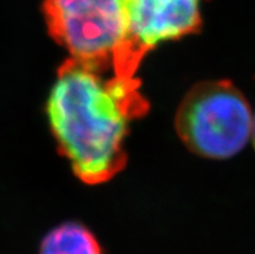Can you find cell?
<instances>
[{"instance_id": "6da1fadb", "label": "cell", "mask_w": 255, "mask_h": 254, "mask_svg": "<svg viewBox=\"0 0 255 254\" xmlns=\"http://www.w3.org/2000/svg\"><path fill=\"white\" fill-rule=\"evenodd\" d=\"M105 71L69 57L58 68L47 104L58 149L82 182H108L126 166L128 123L149 110L137 78Z\"/></svg>"}, {"instance_id": "7a4b0ae2", "label": "cell", "mask_w": 255, "mask_h": 254, "mask_svg": "<svg viewBox=\"0 0 255 254\" xmlns=\"http://www.w3.org/2000/svg\"><path fill=\"white\" fill-rule=\"evenodd\" d=\"M252 109L232 82H201L179 105L175 127L181 142L196 155L227 160L244 149L252 138Z\"/></svg>"}, {"instance_id": "3957f363", "label": "cell", "mask_w": 255, "mask_h": 254, "mask_svg": "<svg viewBox=\"0 0 255 254\" xmlns=\"http://www.w3.org/2000/svg\"><path fill=\"white\" fill-rule=\"evenodd\" d=\"M128 0H44L49 35L70 57L113 70L128 34Z\"/></svg>"}, {"instance_id": "277c9868", "label": "cell", "mask_w": 255, "mask_h": 254, "mask_svg": "<svg viewBox=\"0 0 255 254\" xmlns=\"http://www.w3.org/2000/svg\"><path fill=\"white\" fill-rule=\"evenodd\" d=\"M201 0H128V34L113 74L135 78L142 57L157 45L201 29Z\"/></svg>"}, {"instance_id": "5b68a950", "label": "cell", "mask_w": 255, "mask_h": 254, "mask_svg": "<svg viewBox=\"0 0 255 254\" xmlns=\"http://www.w3.org/2000/svg\"><path fill=\"white\" fill-rule=\"evenodd\" d=\"M39 254H103L94 234L78 223H64L42 240Z\"/></svg>"}, {"instance_id": "8992f818", "label": "cell", "mask_w": 255, "mask_h": 254, "mask_svg": "<svg viewBox=\"0 0 255 254\" xmlns=\"http://www.w3.org/2000/svg\"><path fill=\"white\" fill-rule=\"evenodd\" d=\"M252 139H253V143H254V147H255V117L253 119V130H252Z\"/></svg>"}]
</instances>
